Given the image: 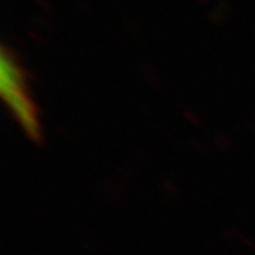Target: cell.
Returning a JSON list of instances; mask_svg holds the SVG:
<instances>
[{
  "instance_id": "1",
  "label": "cell",
  "mask_w": 255,
  "mask_h": 255,
  "mask_svg": "<svg viewBox=\"0 0 255 255\" xmlns=\"http://www.w3.org/2000/svg\"><path fill=\"white\" fill-rule=\"evenodd\" d=\"M27 73L17 55L9 47H1L0 53V91L23 132L31 140L43 139L38 111L30 94Z\"/></svg>"
}]
</instances>
